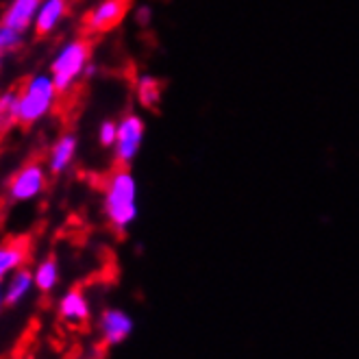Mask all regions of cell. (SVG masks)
Listing matches in <instances>:
<instances>
[{
    "label": "cell",
    "mask_w": 359,
    "mask_h": 359,
    "mask_svg": "<svg viewBox=\"0 0 359 359\" xmlns=\"http://www.w3.org/2000/svg\"><path fill=\"white\" fill-rule=\"evenodd\" d=\"M151 15H153L151 7L149 5H142L140 9H135V22L140 27H149L151 25Z\"/></svg>",
    "instance_id": "d6986e66"
},
{
    "label": "cell",
    "mask_w": 359,
    "mask_h": 359,
    "mask_svg": "<svg viewBox=\"0 0 359 359\" xmlns=\"http://www.w3.org/2000/svg\"><path fill=\"white\" fill-rule=\"evenodd\" d=\"M131 0H98L83 18L86 35H102L114 31L129 13Z\"/></svg>",
    "instance_id": "8992f818"
},
{
    "label": "cell",
    "mask_w": 359,
    "mask_h": 359,
    "mask_svg": "<svg viewBox=\"0 0 359 359\" xmlns=\"http://www.w3.org/2000/svg\"><path fill=\"white\" fill-rule=\"evenodd\" d=\"M92 63V41L86 35L66 39L55 50L48 74L53 76L59 94H70L81 81H86V70Z\"/></svg>",
    "instance_id": "3957f363"
},
{
    "label": "cell",
    "mask_w": 359,
    "mask_h": 359,
    "mask_svg": "<svg viewBox=\"0 0 359 359\" xmlns=\"http://www.w3.org/2000/svg\"><path fill=\"white\" fill-rule=\"evenodd\" d=\"M133 96H135V102L140 104V109L155 111L161 104V98H163V83H161V79H157L151 72L137 74L135 83H133Z\"/></svg>",
    "instance_id": "4fadbf2b"
},
{
    "label": "cell",
    "mask_w": 359,
    "mask_h": 359,
    "mask_svg": "<svg viewBox=\"0 0 359 359\" xmlns=\"http://www.w3.org/2000/svg\"><path fill=\"white\" fill-rule=\"evenodd\" d=\"M57 311H59V320L70 331H76V333L90 331L92 307H90V299L86 297V290L83 287H72L70 292L63 294Z\"/></svg>",
    "instance_id": "52a82bcc"
},
{
    "label": "cell",
    "mask_w": 359,
    "mask_h": 359,
    "mask_svg": "<svg viewBox=\"0 0 359 359\" xmlns=\"http://www.w3.org/2000/svg\"><path fill=\"white\" fill-rule=\"evenodd\" d=\"M31 259V242L27 238H11L0 242V281Z\"/></svg>",
    "instance_id": "7c38bea8"
},
{
    "label": "cell",
    "mask_w": 359,
    "mask_h": 359,
    "mask_svg": "<svg viewBox=\"0 0 359 359\" xmlns=\"http://www.w3.org/2000/svg\"><path fill=\"white\" fill-rule=\"evenodd\" d=\"M96 327L100 333V342L107 346H116V344H122L126 337L133 333V318L122 309L104 307L98 313Z\"/></svg>",
    "instance_id": "ba28073f"
},
{
    "label": "cell",
    "mask_w": 359,
    "mask_h": 359,
    "mask_svg": "<svg viewBox=\"0 0 359 359\" xmlns=\"http://www.w3.org/2000/svg\"><path fill=\"white\" fill-rule=\"evenodd\" d=\"M50 172L44 161H27L13 172V177L7 183V198L13 205L33 203L48 189Z\"/></svg>",
    "instance_id": "277c9868"
},
{
    "label": "cell",
    "mask_w": 359,
    "mask_h": 359,
    "mask_svg": "<svg viewBox=\"0 0 359 359\" xmlns=\"http://www.w3.org/2000/svg\"><path fill=\"white\" fill-rule=\"evenodd\" d=\"M33 285H35V279H33V270L29 266L13 270L5 283V307H18L31 294Z\"/></svg>",
    "instance_id": "5bb4252c"
},
{
    "label": "cell",
    "mask_w": 359,
    "mask_h": 359,
    "mask_svg": "<svg viewBox=\"0 0 359 359\" xmlns=\"http://www.w3.org/2000/svg\"><path fill=\"white\" fill-rule=\"evenodd\" d=\"M0 307H5V285L0 281Z\"/></svg>",
    "instance_id": "44dd1931"
},
{
    "label": "cell",
    "mask_w": 359,
    "mask_h": 359,
    "mask_svg": "<svg viewBox=\"0 0 359 359\" xmlns=\"http://www.w3.org/2000/svg\"><path fill=\"white\" fill-rule=\"evenodd\" d=\"M15 126H20L18 90H3L0 92V137L9 135Z\"/></svg>",
    "instance_id": "2e32d148"
},
{
    "label": "cell",
    "mask_w": 359,
    "mask_h": 359,
    "mask_svg": "<svg viewBox=\"0 0 359 359\" xmlns=\"http://www.w3.org/2000/svg\"><path fill=\"white\" fill-rule=\"evenodd\" d=\"M70 15V0H41L37 13H35V22L33 31L37 37H50L61 29V25L66 22Z\"/></svg>",
    "instance_id": "8fae6325"
},
{
    "label": "cell",
    "mask_w": 359,
    "mask_h": 359,
    "mask_svg": "<svg viewBox=\"0 0 359 359\" xmlns=\"http://www.w3.org/2000/svg\"><path fill=\"white\" fill-rule=\"evenodd\" d=\"M144 137H146V120L135 111H126L118 120V135L111 149L114 163L131 168V163L137 159L144 146Z\"/></svg>",
    "instance_id": "5b68a950"
},
{
    "label": "cell",
    "mask_w": 359,
    "mask_h": 359,
    "mask_svg": "<svg viewBox=\"0 0 359 359\" xmlns=\"http://www.w3.org/2000/svg\"><path fill=\"white\" fill-rule=\"evenodd\" d=\"M25 37H27V35H20V33H15V31H11V29H7V27L0 25V70H3L5 63H7L20 48H22Z\"/></svg>",
    "instance_id": "e0dca14e"
},
{
    "label": "cell",
    "mask_w": 359,
    "mask_h": 359,
    "mask_svg": "<svg viewBox=\"0 0 359 359\" xmlns=\"http://www.w3.org/2000/svg\"><path fill=\"white\" fill-rule=\"evenodd\" d=\"M79 155V135L72 131H63L55 137V142L50 144L48 155H46V168L50 177H61L66 175L70 168L74 165Z\"/></svg>",
    "instance_id": "9c48e42d"
},
{
    "label": "cell",
    "mask_w": 359,
    "mask_h": 359,
    "mask_svg": "<svg viewBox=\"0 0 359 359\" xmlns=\"http://www.w3.org/2000/svg\"><path fill=\"white\" fill-rule=\"evenodd\" d=\"M140 185L131 168L116 165L102 183V216L116 236H126L140 216Z\"/></svg>",
    "instance_id": "6da1fadb"
},
{
    "label": "cell",
    "mask_w": 359,
    "mask_h": 359,
    "mask_svg": "<svg viewBox=\"0 0 359 359\" xmlns=\"http://www.w3.org/2000/svg\"><path fill=\"white\" fill-rule=\"evenodd\" d=\"M96 72H98V66L92 61L90 66H88V70H86V81H88V79H92V76H96Z\"/></svg>",
    "instance_id": "ffe728a7"
},
{
    "label": "cell",
    "mask_w": 359,
    "mask_h": 359,
    "mask_svg": "<svg viewBox=\"0 0 359 359\" xmlns=\"http://www.w3.org/2000/svg\"><path fill=\"white\" fill-rule=\"evenodd\" d=\"M116 135H118V120H102L98 124V131H96V140L100 149H114L116 144Z\"/></svg>",
    "instance_id": "ac0fdd59"
},
{
    "label": "cell",
    "mask_w": 359,
    "mask_h": 359,
    "mask_svg": "<svg viewBox=\"0 0 359 359\" xmlns=\"http://www.w3.org/2000/svg\"><path fill=\"white\" fill-rule=\"evenodd\" d=\"M39 3L41 0H7L0 11V25L20 35H29L33 31Z\"/></svg>",
    "instance_id": "30bf717a"
},
{
    "label": "cell",
    "mask_w": 359,
    "mask_h": 359,
    "mask_svg": "<svg viewBox=\"0 0 359 359\" xmlns=\"http://www.w3.org/2000/svg\"><path fill=\"white\" fill-rule=\"evenodd\" d=\"M59 90L48 72H33L18 88V118L20 126L33 129L44 122L59 104Z\"/></svg>",
    "instance_id": "7a4b0ae2"
},
{
    "label": "cell",
    "mask_w": 359,
    "mask_h": 359,
    "mask_svg": "<svg viewBox=\"0 0 359 359\" xmlns=\"http://www.w3.org/2000/svg\"><path fill=\"white\" fill-rule=\"evenodd\" d=\"M59 277H61V270H59V262L55 255H48L41 259L35 268H33V279H35V287L41 294H50L57 285H59Z\"/></svg>",
    "instance_id": "9a60e30c"
}]
</instances>
